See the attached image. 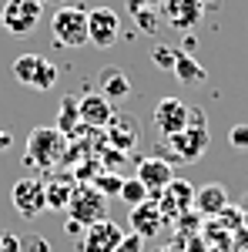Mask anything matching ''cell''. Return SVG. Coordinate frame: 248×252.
<instances>
[{"mask_svg":"<svg viewBox=\"0 0 248 252\" xmlns=\"http://www.w3.org/2000/svg\"><path fill=\"white\" fill-rule=\"evenodd\" d=\"M67 148H71V141L60 135L57 128H34L27 135L24 165L27 168H37V172H54L60 161L67 158Z\"/></svg>","mask_w":248,"mask_h":252,"instance_id":"cell-1","label":"cell"},{"mask_svg":"<svg viewBox=\"0 0 248 252\" xmlns=\"http://www.w3.org/2000/svg\"><path fill=\"white\" fill-rule=\"evenodd\" d=\"M208 128H185L171 138H161L158 145V158H165L168 165H191L208 152Z\"/></svg>","mask_w":248,"mask_h":252,"instance_id":"cell-2","label":"cell"},{"mask_svg":"<svg viewBox=\"0 0 248 252\" xmlns=\"http://www.w3.org/2000/svg\"><path fill=\"white\" fill-rule=\"evenodd\" d=\"M51 37L57 47H84L87 44V10L74 3H60L51 17Z\"/></svg>","mask_w":248,"mask_h":252,"instance_id":"cell-3","label":"cell"},{"mask_svg":"<svg viewBox=\"0 0 248 252\" xmlns=\"http://www.w3.org/2000/svg\"><path fill=\"white\" fill-rule=\"evenodd\" d=\"M64 212H67L71 222H77V225L87 229V225H94V222H104V219H108V198L97 192L94 185H77Z\"/></svg>","mask_w":248,"mask_h":252,"instance_id":"cell-4","label":"cell"},{"mask_svg":"<svg viewBox=\"0 0 248 252\" xmlns=\"http://www.w3.org/2000/svg\"><path fill=\"white\" fill-rule=\"evenodd\" d=\"M117 37H121V17L111 7H94L87 10V44L97 47V51H108L114 47Z\"/></svg>","mask_w":248,"mask_h":252,"instance_id":"cell-5","label":"cell"},{"mask_svg":"<svg viewBox=\"0 0 248 252\" xmlns=\"http://www.w3.org/2000/svg\"><path fill=\"white\" fill-rule=\"evenodd\" d=\"M44 17V3L40 0H7L3 14H0V27H7L10 34H30Z\"/></svg>","mask_w":248,"mask_h":252,"instance_id":"cell-6","label":"cell"},{"mask_svg":"<svg viewBox=\"0 0 248 252\" xmlns=\"http://www.w3.org/2000/svg\"><path fill=\"white\" fill-rule=\"evenodd\" d=\"M10 202L17 209L20 219H37L40 212H47V195H44V182L40 178H17Z\"/></svg>","mask_w":248,"mask_h":252,"instance_id":"cell-7","label":"cell"},{"mask_svg":"<svg viewBox=\"0 0 248 252\" xmlns=\"http://www.w3.org/2000/svg\"><path fill=\"white\" fill-rule=\"evenodd\" d=\"M188 115H191V108L181 97H161L154 104V128H158V135L171 138L178 131H185L188 128Z\"/></svg>","mask_w":248,"mask_h":252,"instance_id":"cell-8","label":"cell"},{"mask_svg":"<svg viewBox=\"0 0 248 252\" xmlns=\"http://www.w3.org/2000/svg\"><path fill=\"white\" fill-rule=\"evenodd\" d=\"M201 17H205V0H165L161 3V20L174 31H194Z\"/></svg>","mask_w":248,"mask_h":252,"instance_id":"cell-9","label":"cell"},{"mask_svg":"<svg viewBox=\"0 0 248 252\" xmlns=\"http://www.w3.org/2000/svg\"><path fill=\"white\" fill-rule=\"evenodd\" d=\"M121 239H124V229L117 222H111V219H104V222H94V225L84 229L81 252H114Z\"/></svg>","mask_w":248,"mask_h":252,"instance_id":"cell-10","label":"cell"},{"mask_svg":"<svg viewBox=\"0 0 248 252\" xmlns=\"http://www.w3.org/2000/svg\"><path fill=\"white\" fill-rule=\"evenodd\" d=\"M154 202L161 205L165 219L168 215H181L188 209H194V185L185 182V178H171V185H165L161 192L154 195Z\"/></svg>","mask_w":248,"mask_h":252,"instance_id":"cell-11","label":"cell"},{"mask_svg":"<svg viewBox=\"0 0 248 252\" xmlns=\"http://www.w3.org/2000/svg\"><path fill=\"white\" fill-rule=\"evenodd\" d=\"M128 225L141 239H151V235H158L165 229V212H161V205L154 198H144L141 205H131L128 209Z\"/></svg>","mask_w":248,"mask_h":252,"instance_id":"cell-12","label":"cell"},{"mask_svg":"<svg viewBox=\"0 0 248 252\" xmlns=\"http://www.w3.org/2000/svg\"><path fill=\"white\" fill-rule=\"evenodd\" d=\"M134 178L148 189V195H158L165 185H171V178H174V168L165 161V158H158V155H148V158H141L138 161V172H134Z\"/></svg>","mask_w":248,"mask_h":252,"instance_id":"cell-13","label":"cell"},{"mask_svg":"<svg viewBox=\"0 0 248 252\" xmlns=\"http://www.w3.org/2000/svg\"><path fill=\"white\" fill-rule=\"evenodd\" d=\"M77 111H81V121H84L91 131H104L108 121H111V115H114V104H111L104 94L91 91V94L77 97Z\"/></svg>","mask_w":248,"mask_h":252,"instance_id":"cell-14","label":"cell"},{"mask_svg":"<svg viewBox=\"0 0 248 252\" xmlns=\"http://www.w3.org/2000/svg\"><path fill=\"white\" fill-rule=\"evenodd\" d=\"M108 145L111 148H121V152H128V148H134V141H138V121H134L131 115H111V121H108Z\"/></svg>","mask_w":248,"mask_h":252,"instance_id":"cell-15","label":"cell"},{"mask_svg":"<svg viewBox=\"0 0 248 252\" xmlns=\"http://www.w3.org/2000/svg\"><path fill=\"white\" fill-rule=\"evenodd\" d=\"M97 94H104L111 104H121L124 97L131 94V81H128V74L121 71V67H104L101 74H97Z\"/></svg>","mask_w":248,"mask_h":252,"instance_id":"cell-16","label":"cell"},{"mask_svg":"<svg viewBox=\"0 0 248 252\" xmlns=\"http://www.w3.org/2000/svg\"><path fill=\"white\" fill-rule=\"evenodd\" d=\"M225 205H228V192H225V185L211 182V185L194 189V212H198V215H221V212H225Z\"/></svg>","mask_w":248,"mask_h":252,"instance_id":"cell-17","label":"cell"},{"mask_svg":"<svg viewBox=\"0 0 248 252\" xmlns=\"http://www.w3.org/2000/svg\"><path fill=\"white\" fill-rule=\"evenodd\" d=\"M57 131L67 141H74L77 135H87L91 128L81 121V111H77V97H64V104H60V115H57Z\"/></svg>","mask_w":248,"mask_h":252,"instance_id":"cell-18","label":"cell"},{"mask_svg":"<svg viewBox=\"0 0 248 252\" xmlns=\"http://www.w3.org/2000/svg\"><path fill=\"white\" fill-rule=\"evenodd\" d=\"M44 195H47V209H51V212H64L67 202H71V195H74V182H71L67 175H54V178L44 185Z\"/></svg>","mask_w":248,"mask_h":252,"instance_id":"cell-19","label":"cell"},{"mask_svg":"<svg viewBox=\"0 0 248 252\" xmlns=\"http://www.w3.org/2000/svg\"><path fill=\"white\" fill-rule=\"evenodd\" d=\"M171 71H174V78L181 81V84H198V81L208 78L205 67L191 58V54H185V51H174V67H171Z\"/></svg>","mask_w":248,"mask_h":252,"instance_id":"cell-20","label":"cell"},{"mask_svg":"<svg viewBox=\"0 0 248 252\" xmlns=\"http://www.w3.org/2000/svg\"><path fill=\"white\" fill-rule=\"evenodd\" d=\"M57 64H51L47 58H40L37 71H34V78H30V88H37V91H51L54 84H57Z\"/></svg>","mask_w":248,"mask_h":252,"instance_id":"cell-21","label":"cell"},{"mask_svg":"<svg viewBox=\"0 0 248 252\" xmlns=\"http://www.w3.org/2000/svg\"><path fill=\"white\" fill-rule=\"evenodd\" d=\"M37 64H40V54H20L17 61H14V78L20 81V84H27L30 88V78H34V71H37Z\"/></svg>","mask_w":248,"mask_h":252,"instance_id":"cell-22","label":"cell"},{"mask_svg":"<svg viewBox=\"0 0 248 252\" xmlns=\"http://www.w3.org/2000/svg\"><path fill=\"white\" fill-rule=\"evenodd\" d=\"M121 175L117 172H97V178H91V185H94L97 192L104 195V198H114V195H121Z\"/></svg>","mask_w":248,"mask_h":252,"instance_id":"cell-23","label":"cell"},{"mask_svg":"<svg viewBox=\"0 0 248 252\" xmlns=\"http://www.w3.org/2000/svg\"><path fill=\"white\" fill-rule=\"evenodd\" d=\"M117 198H121L124 205H141V202H144V198H151V195H148V189H144L138 178H124V182H121V195H117Z\"/></svg>","mask_w":248,"mask_h":252,"instance_id":"cell-24","label":"cell"},{"mask_svg":"<svg viewBox=\"0 0 248 252\" xmlns=\"http://www.w3.org/2000/svg\"><path fill=\"white\" fill-rule=\"evenodd\" d=\"M124 161H128V152H121V148H111V145H108V148L101 152V172H117V175H121V165H124Z\"/></svg>","mask_w":248,"mask_h":252,"instance_id":"cell-25","label":"cell"},{"mask_svg":"<svg viewBox=\"0 0 248 252\" xmlns=\"http://www.w3.org/2000/svg\"><path fill=\"white\" fill-rule=\"evenodd\" d=\"M161 10H141V14H134V24H138V31H144V34H158L161 31Z\"/></svg>","mask_w":248,"mask_h":252,"instance_id":"cell-26","label":"cell"},{"mask_svg":"<svg viewBox=\"0 0 248 252\" xmlns=\"http://www.w3.org/2000/svg\"><path fill=\"white\" fill-rule=\"evenodd\" d=\"M228 145L235 148V152H248V125H231Z\"/></svg>","mask_w":248,"mask_h":252,"instance_id":"cell-27","label":"cell"},{"mask_svg":"<svg viewBox=\"0 0 248 252\" xmlns=\"http://www.w3.org/2000/svg\"><path fill=\"white\" fill-rule=\"evenodd\" d=\"M141 249H144V239H141L138 232H124V239L117 242L114 252H141Z\"/></svg>","mask_w":248,"mask_h":252,"instance_id":"cell-28","label":"cell"},{"mask_svg":"<svg viewBox=\"0 0 248 252\" xmlns=\"http://www.w3.org/2000/svg\"><path fill=\"white\" fill-rule=\"evenodd\" d=\"M151 58H154V64L165 67V71H171V67H174V51H168V47H154Z\"/></svg>","mask_w":248,"mask_h":252,"instance_id":"cell-29","label":"cell"},{"mask_svg":"<svg viewBox=\"0 0 248 252\" xmlns=\"http://www.w3.org/2000/svg\"><path fill=\"white\" fill-rule=\"evenodd\" d=\"M165 0H128V14H141V10H161Z\"/></svg>","mask_w":248,"mask_h":252,"instance_id":"cell-30","label":"cell"},{"mask_svg":"<svg viewBox=\"0 0 248 252\" xmlns=\"http://www.w3.org/2000/svg\"><path fill=\"white\" fill-rule=\"evenodd\" d=\"M0 252H24V242L14 232H0Z\"/></svg>","mask_w":248,"mask_h":252,"instance_id":"cell-31","label":"cell"},{"mask_svg":"<svg viewBox=\"0 0 248 252\" xmlns=\"http://www.w3.org/2000/svg\"><path fill=\"white\" fill-rule=\"evenodd\" d=\"M24 249H27V252H51V242L40 239V235H30V239L24 242Z\"/></svg>","mask_w":248,"mask_h":252,"instance_id":"cell-32","label":"cell"},{"mask_svg":"<svg viewBox=\"0 0 248 252\" xmlns=\"http://www.w3.org/2000/svg\"><path fill=\"white\" fill-rule=\"evenodd\" d=\"M10 145H14V138L7 135V131H0V152H7V148H10Z\"/></svg>","mask_w":248,"mask_h":252,"instance_id":"cell-33","label":"cell"},{"mask_svg":"<svg viewBox=\"0 0 248 252\" xmlns=\"http://www.w3.org/2000/svg\"><path fill=\"white\" fill-rule=\"evenodd\" d=\"M40 3H64V0H40Z\"/></svg>","mask_w":248,"mask_h":252,"instance_id":"cell-34","label":"cell"},{"mask_svg":"<svg viewBox=\"0 0 248 252\" xmlns=\"http://www.w3.org/2000/svg\"><path fill=\"white\" fill-rule=\"evenodd\" d=\"M158 252H171V249H158Z\"/></svg>","mask_w":248,"mask_h":252,"instance_id":"cell-35","label":"cell"}]
</instances>
